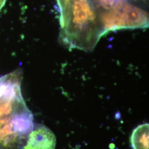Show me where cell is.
Returning <instances> with one entry per match:
<instances>
[{
    "label": "cell",
    "instance_id": "6",
    "mask_svg": "<svg viewBox=\"0 0 149 149\" xmlns=\"http://www.w3.org/2000/svg\"><path fill=\"white\" fill-rule=\"evenodd\" d=\"M72 0H56L59 6L60 17L63 16L68 10Z\"/></svg>",
    "mask_w": 149,
    "mask_h": 149
},
{
    "label": "cell",
    "instance_id": "4",
    "mask_svg": "<svg viewBox=\"0 0 149 149\" xmlns=\"http://www.w3.org/2000/svg\"><path fill=\"white\" fill-rule=\"evenodd\" d=\"M56 138L53 132L42 124H34L23 149H55Z\"/></svg>",
    "mask_w": 149,
    "mask_h": 149
},
{
    "label": "cell",
    "instance_id": "2",
    "mask_svg": "<svg viewBox=\"0 0 149 149\" xmlns=\"http://www.w3.org/2000/svg\"><path fill=\"white\" fill-rule=\"evenodd\" d=\"M60 23V38L71 49L92 51L103 36L93 0H72Z\"/></svg>",
    "mask_w": 149,
    "mask_h": 149
},
{
    "label": "cell",
    "instance_id": "8",
    "mask_svg": "<svg viewBox=\"0 0 149 149\" xmlns=\"http://www.w3.org/2000/svg\"><path fill=\"white\" fill-rule=\"evenodd\" d=\"M132 1H140V0H132ZM142 1H146L147 0H142Z\"/></svg>",
    "mask_w": 149,
    "mask_h": 149
},
{
    "label": "cell",
    "instance_id": "7",
    "mask_svg": "<svg viewBox=\"0 0 149 149\" xmlns=\"http://www.w3.org/2000/svg\"><path fill=\"white\" fill-rule=\"evenodd\" d=\"M6 1L7 0H0V11L5 5Z\"/></svg>",
    "mask_w": 149,
    "mask_h": 149
},
{
    "label": "cell",
    "instance_id": "5",
    "mask_svg": "<svg viewBox=\"0 0 149 149\" xmlns=\"http://www.w3.org/2000/svg\"><path fill=\"white\" fill-rule=\"evenodd\" d=\"M149 124L145 123L135 128L130 138L133 149H149Z\"/></svg>",
    "mask_w": 149,
    "mask_h": 149
},
{
    "label": "cell",
    "instance_id": "1",
    "mask_svg": "<svg viewBox=\"0 0 149 149\" xmlns=\"http://www.w3.org/2000/svg\"><path fill=\"white\" fill-rule=\"evenodd\" d=\"M21 73L0 77V149H23L34 126L22 97Z\"/></svg>",
    "mask_w": 149,
    "mask_h": 149
},
{
    "label": "cell",
    "instance_id": "3",
    "mask_svg": "<svg viewBox=\"0 0 149 149\" xmlns=\"http://www.w3.org/2000/svg\"><path fill=\"white\" fill-rule=\"evenodd\" d=\"M97 13L103 36L119 29H143L149 26L148 13L127 0H122L109 11Z\"/></svg>",
    "mask_w": 149,
    "mask_h": 149
}]
</instances>
